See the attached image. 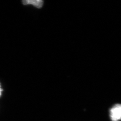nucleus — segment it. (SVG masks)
Segmentation results:
<instances>
[{"label":"nucleus","instance_id":"1","mask_svg":"<svg viewBox=\"0 0 121 121\" xmlns=\"http://www.w3.org/2000/svg\"><path fill=\"white\" fill-rule=\"evenodd\" d=\"M110 117L112 121H118L121 120V104H117L110 110Z\"/></svg>","mask_w":121,"mask_h":121},{"label":"nucleus","instance_id":"2","mask_svg":"<svg viewBox=\"0 0 121 121\" xmlns=\"http://www.w3.org/2000/svg\"><path fill=\"white\" fill-rule=\"evenodd\" d=\"M23 4H31L37 8H41L43 4V2L41 0H25L23 1Z\"/></svg>","mask_w":121,"mask_h":121},{"label":"nucleus","instance_id":"3","mask_svg":"<svg viewBox=\"0 0 121 121\" xmlns=\"http://www.w3.org/2000/svg\"><path fill=\"white\" fill-rule=\"evenodd\" d=\"M2 90L1 89L0 85V96H1V92H2Z\"/></svg>","mask_w":121,"mask_h":121}]
</instances>
